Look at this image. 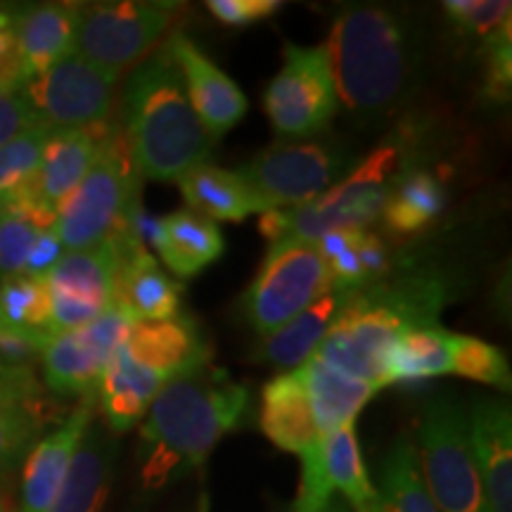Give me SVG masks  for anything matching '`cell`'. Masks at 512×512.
Here are the masks:
<instances>
[{
    "label": "cell",
    "instance_id": "obj_1",
    "mask_svg": "<svg viewBox=\"0 0 512 512\" xmlns=\"http://www.w3.org/2000/svg\"><path fill=\"white\" fill-rule=\"evenodd\" d=\"M337 102L361 124H377L411 98L420 41L408 17L387 5H347L332 19L328 46Z\"/></svg>",
    "mask_w": 512,
    "mask_h": 512
},
{
    "label": "cell",
    "instance_id": "obj_2",
    "mask_svg": "<svg viewBox=\"0 0 512 512\" xmlns=\"http://www.w3.org/2000/svg\"><path fill=\"white\" fill-rule=\"evenodd\" d=\"M249 399L245 384L209 363L174 377L152 401L140 430V482L145 489H164L202 470L219 441L240 427Z\"/></svg>",
    "mask_w": 512,
    "mask_h": 512
},
{
    "label": "cell",
    "instance_id": "obj_3",
    "mask_svg": "<svg viewBox=\"0 0 512 512\" xmlns=\"http://www.w3.org/2000/svg\"><path fill=\"white\" fill-rule=\"evenodd\" d=\"M124 140L133 169L147 181H178L209 162L216 140L192 110L169 43L133 69L124 88Z\"/></svg>",
    "mask_w": 512,
    "mask_h": 512
},
{
    "label": "cell",
    "instance_id": "obj_4",
    "mask_svg": "<svg viewBox=\"0 0 512 512\" xmlns=\"http://www.w3.org/2000/svg\"><path fill=\"white\" fill-rule=\"evenodd\" d=\"M401 169L399 145L384 143L318 200L302 207L264 211L259 233L273 245L280 240L318 242L332 230H366L382 216Z\"/></svg>",
    "mask_w": 512,
    "mask_h": 512
},
{
    "label": "cell",
    "instance_id": "obj_5",
    "mask_svg": "<svg viewBox=\"0 0 512 512\" xmlns=\"http://www.w3.org/2000/svg\"><path fill=\"white\" fill-rule=\"evenodd\" d=\"M140 176L133 169L126 140L110 131L98 159L72 195L57 207L55 235L67 252L91 249L110 240L138 204Z\"/></svg>",
    "mask_w": 512,
    "mask_h": 512
},
{
    "label": "cell",
    "instance_id": "obj_6",
    "mask_svg": "<svg viewBox=\"0 0 512 512\" xmlns=\"http://www.w3.org/2000/svg\"><path fill=\"white\" fill-rule=\"evenodd\" d=\"M415 451L439 512H491L467 439L465 408L448 396L427 401L418 420Z\"/></svg>",
    "mask_w": 512,
    "mask_h": 512
},
{
    "label": "cell",
    "instance_id": "obj_7",
    "mask_svg": "<svg viewBox=\"0 0 512 512\" xmlns=\"http://www.w3.org/2000/svg\"><path fill=\"white\" fill-rule=\"evenodd\" d=\"M332 290L328 261L316 242H273L252 285L242 294V313L259 335H271Z\"/></svg>",
    "mask_w": 512,
    "mask_h": 512
},
{
    "label": "cell",
    "instance_id": "obj_8",
    "mask_svg": "<svg viewBox=\"0 0 512 512\" xmlns=\"http://www.w3.org/2000/svg\"><path fill=\"white\" fill-rule=\"evenodd\" d=\"M178 3L117 0L81 5L74 53L119 76L150 55L178 15Z\"/></svg>",
    "mask_w": 512,
    "mask_h": 512
},
{
    "label": "cell",
    "instance_id": "obj_9",
    "mask_svg": "<svg viewBox=\"0 0 512 512\" xmlns=\"http://www.w3.org/2000/svg\"><path fill=\"white\" fill-rule=\"evenodd\" d=\"M347 164V152L339 145L278 140L261 150L245 169H240V176L264 214L271 209H292L318 200L337 183Z\"/></svg>",
    "mask_w": 512,
    "mask_h": 512
},
{
    "label": "cell",
    "instance_id": "obj_10",
    "mask_svg": "<svg viewBox=\"0 0 512 512\" xmlns=\"http://www.w3.org/2000/svg\"><path fill=\"white\" fill-rule=\"evenodd\" d=\"M337 93L323 46L287 43L283 67L268 83L264 107L280 136L304 140L325 131L337 112Z\"/></svg>",
    "mask_w": 512,
    "mask_h": 512
},
{
    "label": "cell",
    "instance_id": "obj_11",
    "mask_svg": "<svg viewBox=\"0 0 512 512\" xmlns=\"http://www.w3.org/2000/svg\"><path fill=\"white\" fill-rule=\"evenodd\" d=\"M119 76L102 72L76 53L22 86L38 124L50 131H74L105 124Z\"/></svg>",
    "mask_w": 512,
    "mask_h": 512
},
{
    "label": "cell",
    "instance_id": "obj_12",
    "mask_svg": "<svg viewBox=\"0 0 512 512\" xmlns=\"http://www.w3.org/2000/svg\"><path fill=\"white\" fill-rule=\"evenodd\" d=\"M119 247L112 238L91 249L67 252L46 275L50 332H72L114 304Z\"/></svg>",
    "mask_w": 512,
    "mask_h": 512
},
{
    "label": "cell",
    "instance_id": "obj_13",
    "mask_svg": "<svg viewBox=\"0 0 512 512\" xmlns=\"http://www.w3.org/2000/svg\"><path fill=\"white\" fill-rule=\"evenodd\" d=\"M166 43H169L171 55L181 69L192 110L197 112L211 138H223L230 128H235L245 119L249 110L247 95L183 31H174Z\"/></svg>",
    "mask_w": 512,
    "mask_h": 512
},
{
    "label": "cell",
    "instance_id": "obj_14",
    "mask_svg": "<svg viewBox=\"0 0 512 512\" xmlns=\"http://www.w3.org/2000/svg\"><path fill=\"white\" fill-rule=\"evenodd\" d=\"M112 240L119 247L114 304L124 306L138 323L176 318L183 299L181 280L171 278L159 266V261L147 252L143 242L133 238L126 223L112 235Z\"/></svg>",
    "mask_w": 512,
    "mask_h": 512
},
{
    "label": "cell",
    "instance_id": "obj_15",
    "mask_svg": "<svg viewBox=\"0 0 512 512\" xmlns=\"http://www.w3.org/2000/svg\"><path fill=\"white\" fill-rule=\"evenodd\" d=\"M93 425V403L86 399L69 418L31 448L24 460L22 489H19V512H50L72 460L79 451L88 427Z\"/></svg>",
    "mask_w": 512,
    "mask_h": 512
},
{
    "label": "cell",
    "instance_id": "obj_16",
    "mask_svg": "<svg viewBox=\"0 0 512 512\" xmlns=\"http://www.w3.org/2000/svg\"><path fill=\"white\" fill-rule=\"evenodd\" d=\"M467 418V439L491 512H512V411L503 399H477Z\"/></svg>",
    "mask_w": 512,
    "mask_h": 512
},
{
    "label": "cell",
    "instance_id": "obj_17",
    "mask_svg": "<svg viewBox=\"0 0 512 512\" xmlns=\"http://www.w3.org/2000/svg\"><path fill=\"white\" fill-rule=\"evenodd\" d=\"M124 349L138 366L166 382L211 361V344L200 323L181 313L157 323H138L128 335Z\"/></svg>",
    "mask_w": 512,
    "mask_h": 512
},
{
    "label": "cell",
    "instance_id": "obj_18",
    "mask_svg": "<svg viewBox=\"0 0 512 512\" xmlns=\"http://www.w3.org/2000/svg\"><path fill=\"white\" fill-rule=\"evenodd\" d=\"M79 10L81 5L76 3H38L17 8L15 53L24 83L74 53Z\"/></svg>",
    "mask_w": 512,
    "mask_h": 512
},
{
    "label": "cell",
    "instance_id": "obj_19",
    "mask_svg": "<svg viewBox=\"0 0 512 512\" xmlns=\"http://www.w3.org/2000/svg\"><path fill=\"white\" fill-rule=\"evenodd\" d=\"M110 131L112 128L105 124L74 131H50L31 195L57 211L91 171Z\"/></svg>",
    "mask_w": 512,
    "mask_h": 512
},
{
    "label": "cell",
    "instance_id": "obj_20",
    "mask_svg": "<svg viewBox=\"0 0 512 512\" xmlns=\"http://www.w3.org/2000/svg\"><path fill=\"white\" fill-rule=\"evenodd\" d=\"M147 240L155 245L166 268L183 280L200 275L204 268L219 261L226 249L219 226L190 209L155 219Z\"/></svg>",
    "mask_w": 512,
    "mask_h": 512
},
{
    "label": "cell",
    "instance_id": "obj_21",
    "mask_svg": "<svg viewBox=\"0 0 512 512\" xmlns=\"http://www.w3.org/2000/svg\"><path fill=\"white\" fill-rule=\"evenodd\" d=\"M259 427L280 451L304 456L320 441L297 370L273 377L261 392Z\"/></svg>",
    "mask_w": 512,
    "mask_h": 512
},
{
    "label": "cell",
    "instance_id": "obj_22",
    "mask_svg": "<svg viewBox=\"0 0 512 512\" xmlns=\"http://www.w3.org/2000/svg\"><path fill=\"white\" fill-rule=\"evenodd\" d=\"M297 375L304 384L320 437L356 422V415L363 411V406L380 392L373 384L354 380V377L325 366L316 354L306 358L297 368Z\"/></svg>",
    "mask_w": 512,
    "mask_h": 512
},
{
    "label": "cell",
    "instance_id": "obj_23",
    "mask_svg": "<svg viewBox=\"0 0 512 512\" xmlns=\"http://www.w3.org/2000/svg\"><path fill=\"white\" fill-rule=\"evenodd\" d=\"M166 384L169 382L159 375L138 366L121 347L102 370L98 389H95L107 427L112 432H128L136 427Z\"/></svg>",
    "mask_w": 512,
    "mask_h": 512
},
{
    "label": "cell",
    "instance_id": "obj_24",
    "mask_svg": "<svg viewBox=\"0 0 512 512\" xmlns=\"http://www.w3.org/2000/svg\"><path fill=\"white\" fill-rule=\"evenodd\" d=\"M344 292H325L323 297H318L297 318H292L280 330L266 335L261 339L259 347L254 349V361L266 363V366L275 370H290V373H294L306 358L316 354L318 344L328 335L330 325L335 323L337 313L342 309Z\"/></svg>",
    "mask_w": 512,
    "mask_h": 512
},
{
    "label": "cell",
    "instance_id": "obj_25",
    "mask_svg": "<svg viewBox=\"0 0 512 512\" xmlns=\"http://www.w3.org/2000/svg\"><path fill=\"white\" fill-rule=\"evenodd\" d=\"M114 444L100 427H88L50 512H102L110 494Z\"/></svg>",
    "mask_w": 512,
    "mask_h": 512
},
{
    "label": "cell",
    "instance_id": "obj_26",
    "mask_svg": "<svg viewBox=\"0 0 512 512\" xmlns=\"http://www.w3.org/2000/svg\"><path fill=\"white\" fill-rule=\"evenodd\" d=\"M190 211L209 221H245L249 214H261L259 202L242 181L240 171L221 169L216 164H197L178 178Z\"/></svg>",
    "mask_w": 512,
    "mask_h": 512
},
{
    "label": "cell",
    "instance_id": "obj_27",
    "mask_svg": "<svg viewBox=\"0 0 512 512\" xmlns=\"http://www.w3.org/2000/svg\"><path fill=\"white\" fill-rule=\"evenodd\" d=\"M453 332L441 325L411 328L396 337L384 366V387L401 382H422L453 370Z\"/></svg>",
    "mask_w": 512,
    "mask_h": 512
},
{
    "label": "cell",
    "instance_id": "obj_28",
    "mask_svg": "<svg viewBox=\"0 0 512 512\" xmlns=\"http://www.w3.org/2000/svg\"><path fill=\"white\" fill-rule=\"evenodd\" d=\"M446 207V188L439 178L425 169L399 171L392 195L382 209L384 226L389 233L411 238L425 230Z\"/></svg>",
    "mask_w": 512,
    "mask_h": 512
},
{
    "label": "cell",
    "instance_id": "obj_29",
    "mask_svg": "<svg viewBox=\"0 0 512 512\" xmlns=\"http://www.w3.org/2000/svg\"><path fill=\"white\" fill-rule=\"evenodd\" d=\"M375 491L380 512H439L422 479L411 434H401L389 448Z\"/></svg>",
    "mask_w": 512,
    "mask_h": 512
},
{
    "label": "cell",
    "instance_id": "obj_30",
    "mask_svg": "<svg viewBox=\"0 0 512 512\" xmlns=\"http://www.w3.org/2000/svg\"><path fill=\"white\" fill-rule=\"evenodd\" d=\"M43 377L50 392L91 399L98 389L102 368L76 337V332H55L41 351Z\"/></svg>",
    "mask_w": 512,
    "mask_h": 512
},
{
    "label": "cell",
    "instance_id": "obj_31",
    "mask_svg": "<svg viewBox=\"0 0 512 512\" xmlns=\"http://www.w3.org/2000/svg\"><path fill=\"white\" fill-rule=\"evenodd\" d=\"M55 221L57 211L38 202L34 195L8 204V214L0 221V280L24 275L36 238L43 230L55 228Z\"/></svg>",
    "mask_w": 512,
    "mask_h": 512
},
{
    "label": "cell",
    "instance_id": "obj_32",
    "mask_svg": "<svg viewBox=\"0 0 512 512\" xmlns=\"http://www.w3.org/2000/svg\"><path fill=\"white\" fill-rule=\"evenodd\" d=\"M48 136L50 128L36 126L0 145V202L12 204L31 195Z\"/></svg>",
    "mask_w": 512,
    "mask_h": 512
},
{
    "label": "cell",
    "instance_id": "obj_33",
    "mask_svg": "<svg viewBox=\"0 0 512 512\" xmlns=\"http://www.w3.org/2000/svg\"><path fill=\"white\" fill-rule=\"evenodd\" d=\"M0 318L10 328L50 332L46 278L15 275V278L0 280Z\"/></svg>",
    "mask_w": 512,
    "mask_h": 512
},
{
    "label": "cell",
    "instance_id": "obj_34",
    "mask_svg": "<svg viewBox=\"0 0 512 512\" xmlns=\"http://www.w3.org/2000/svg\"><path fill=\"white\" fill-rule=\"evenodd\" d=\"M453 370L460 377L467 380L489 384V387L503 389L508 392L512 377L510 366L505 361L503 351L496 349L494 344L484 342V339L470 337V335H453Z\"/></svg>",
    "mask_w": 512,
    "mask_h": 512
},
{
    "label": "cell",
    "instance_id": "obj_35",
    "mask_svg": "<svg viewBox=\"0 0 512 512\" xmlns=\"http://www.w3.org/2000/svg\"><path fill=\"white\" fill-rule=\"evenodd\" d=\"M138 320L128 313L124 306L110 304L98 318H93L91 323H86L83 328L74 330L79 342L91 351V356L100 363L102 368H107V363L117 356V351L124 347L131 330L136 328Z\"/></svg>",
    "mask_w": 512,
    "mask_h": 512
},
{
    "label": "cell",
    "instance_id": "obj_36",
    "mask_svg": "<svg viewBox=\"0 0 512 512\" xmlns=\"http://www.w3.org/2000/svg\"><path fill=\"white\" fill-rule=\"evenodd\" d=\"M444 12L458 31L486 41L505 24H510L512 3L508 0H448L444 3Z\"/></svg>",
    "mask_w": 512,
    "mask_h": 512
},
{
    "label": "cell",
    "instance_id": "obj_37",
    "mask_svg": "<svg viewBox=\"0 0 512 512\" xmlns=\"http://www.w3.org/2000/svg\"><path fill=\"white\" fill-rule=\"evenodd\" d=\"M484 98L494 105H505L510 100L512 88V46L510 24L498 29L494 36L484 41Z\"/></svg>",
    "mask_w": 512,
    "mask_h": 512
},
{
    "label": "cell",
    "instance_id": "obj_38",
    "mask_svg": "<svg viewBox=\"0 0 512 512\" xmlns=\"http://www.w3.org/2000/svg\"><path fill=\"white\" fill-rule=\"evenodd\" d=\"M38 432V418L22 408L0 403V470L22 458Z\"/></svg>",
    "mask_w": 512,
    "mask_h": 512
},
{
    "label": "cell",
    "instance_id": "obj_39",
    "mask_svg": "<svg viewBox=\"0 0 512 512\" xmlns=\"http://www.w3.org/2000/svg\"><path fill=\"white\" fill-rule=\"evenodd\" d=\"M50 335L53 332L48 330H24L3 325L0 328V363L29 368L31 361L41 358V351Z\"/></svg>",
    "mask_w": 512,
    "mask_h": 512
},
{
    "label": "cell",
    "instance_id": "obj_40",
    "mask_svg": "<svg viewBox=\"0 0 512 512\" xmlns=\"http://www.w3.org/2000/svg\"><path fill=\"white\" fill-rule=\"evenodd\" d=\"M36 126L41 124H38L36 114L31 112L29 102L24 100L22 88L0 81V145Z\"/></svg>",
    "mask_w": 512,
    "mask_h": 512
},
{
    "label": "cell",
    "instance_id": "obj_41",
    "mask_svg": "<svg viewBox=\"0 0 512 512\" xmlns=\"http://www.w3.org/2000/svg\"><path fill=\"white\" fill-rule=\"evenodd\" d=\"M207 8L228 27H249L275 15L283 3L280 0H209Z\"/></svg>",
    "mask_w": 512,
    "mask_h": 512
},
{
    "label": "cell",
    "instance_id": "obj_42",
    "mask_svg": "<svg viewBox=\"0 0 512 512\" xmlns=\"http://www.w3.org/2000/svg\"><path fill=\"white\" fill-rule=\"evenodd\" d=\"M356 254L366 275V285L377 283V280L387 278L392 273V259H389V249L384 245L380 235L368 233V230H358L356 233Z\"/></svg>",
    "mask_w": 512,
    "mask_h": 512
},
{
    "label": "cell",
    "instance_id": "obj_43",
    "mask_svg": "<svg viewBox=\"0 0 512 512\" xmlns=\"http://www.w3.org/2000/svg\"><path fill=\"white\" fill-rule=\"evenodd\" d=\"M15 17L17 5L0 3V81L22 88L24 81L19 74L15 53Z\"/></svg>",
    "mask_w": 512,
    "mask_h": 512
},
{
    "label": "cell",
    "instance_id": "obj_44",
    "mask_svg": "<svg viewBox=\"0 0 512 512\" xmlns=\"http://www.w3.org/2000/svg\"><path fill=\"white\" fill-rule=\"evenodd\" d=\"M62 256H64V247L60 238L55 235V230L53 228L43 230V233L36 238L34 247H31L27 266H24V275H31V278H46Z\"/></svg>",
    "mask_w": 512,
    "mask_h": 512
},
{
    "label": "cell",
    "instance_id": "obj_45",
    "mask_svg": "<svg viewBox=\"0 0 512 512\" xmlns=\"http://www.w3.org/2000/svg\"><path fill=\"white\" fill-rule=\"evenodd\" d=\"M313 512H351V508H349L347 503L342 501V498H339V496L335 494V496L330 498L328 503L323 505V508H318V510H313Z\"/></svg>",
    "mask_w": 512,
    "mask_h": 512
},
{
    "label": "cell",
    "instance_id": "obj_46",
    "mask_svg": "<svg viewBox=\"0 0 512 512\" xmlns=\"http://www.w3.org/2000/svg\"><path fill=\"white\" fill-rule=\"evenodd\" d=\"M192 512H209V498L200 496V501H197V508Z\"/></svg>",
    "mask_w": 512,
    "mask_h": 512
},
{
    "label": "cell",
    "instance_id": "obj_47",
    "mask_svg": "<svg viewBox=\"0 0 512 512\" xmlns=\"http://www.w3.org/2000/svg\"><path fill=\"white\" fill-rule=\"evenodd\" d=\"M5 214H8V204H5V202H0V221L5 219Z\"/></svg>",
    "mask_w": 512,
    "mask_h": 512
},
{
    "label": "cell",
    "instance_id": "obj_48",
    "mask_svg": "<svg viewBox=\"0 0 512 512\" xmlns=\"http://www.w3.org/2000/svg\"><path fill=\"white\" fill-rule=\"evenodd\" d=\"M0 512H5V498H3V491H0Z\"/></svg>",
    "mask_w": 512,
    "mask_h": 512
},
{
    "label": "cell",
    "instance_id": "obj_49",
    "mask_svg": "<svg viewBox=\"0 0 512 512\" xmlns=\"http://www.w3.org/2000/svg\"><path fill=\"white\" fill-rule=\"evenodd\" d=\"M3 325H5V323H3V318H0V328H3Z\"/></svg>",
    "mask_w": 512,
    "mask_h": 512
}]
</instances>
